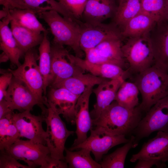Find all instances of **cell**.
<instances>
[{"instance_id": "1", "label": "cell", "mask_w": 168, "mask_h": 168, "mask_svg": "<svg viewBox=\"0 0 168 168\" xmlns=\"http://www.w3.org/2000/svg\"><path fill=\"white\" fill-rule=\"evenodd\" d=\"M142 112L138 105L130 109L114 100L92 120L93 126L112 134L126 136L133 133L142 118Z\"/></svg>"}, {"instance_id": "2", "label": "cell", "mask_w": 168, "mask_h": 168, "mask_svg": "<svg viewBox=\"0 0 168 168\" xmlns=\"http://www.w3.org/2000/svg\"><path fill=\"white\" fill-rule=\"evenodd\" d=\"M133 82L141 95L142 101L138 106L142 112H147L168 95V72L154 64L137 73Z\"/></svg>"}, {"instance_id": "3", "label": "cell", "mask_w": 168, "mask_h": 168, "mask_svg": "<svg viewBox=\"0 0 168 168\" xmlns=\"http://www.w3.org/2000/svg\"><path fill=\"white\" fill-rule=\"evenodd\" d=\"M49 26L54 36L53 43L67 45L74 51L77 57L82 58L84 51L80 44V26L62 16L54 10L42 11L37 14Z\"/></svg>"}, {"instance_id": "4", "label": "cell", "mask_w": 168, "mask_h": 168, "mask_svg": "<svg viewBox=\"0 0 168 168\" xmlns=\"http://www.w3.org/2000/svg\"><path fill=\"white\" fill-rule=\"evenodd\" d=\"M40 106L47 125L46 145L53 158L65 161L63 152L67 138L75 132L68 130L58 114L51 107Z\"/></svg>"}, {"instance_id": "5", "label": "cell", "mask_w": 168, "mask_h": 168, "mask_svg": "<svg viewBox=\"0 0 168 168\" xmlns=\"http://www.w3.org/2000/svg\"><path fill=\"white\" fill-rule=\"evenodd\" d=\"M128 38L125 44L122 45V51L129 63V72L137 74L154 64L152 44L148 34Z\"/></svg>"}, {"instance_id": "6", "label": "cell", "mask_w": 168, "mask_h": 168, "mask_svg": "<svg viewBox=\"0 0 168 168\" xmlns=\"http://www.w3.org/2000/svg\"><path fill=\"white\" fill-rule=\"evenodd\" d=\"M39 58L35 49L32 48L25 53L22 64L15 70H8L13 76L23 82L27 86L41 105H45L47 103L46 96H43V80L37 63Z\"/></svg>"}, {"instance_id": "7", "label": "cell", "mask_w": 168, "mask_h": 168, "mask_svg": "<svg viewBox=\"0 0 168 168\" xmlns=\"http://www.w3.org/2000/svg\"><path fill=\"white\" fill-rule=\"evenodd\" d=\"M156 131L168 132V95L154 105L141 119L133 133L134 147L141 139Z\"/></svg>"}, {"instance_id": "8", "label": "cell", "mask_w": 168, "mask_h": 168, "mask_svg": "<svg viewBox=\"0 0 168 168\" xmlns=\"http://www.w3.org/2000/svg\"><path fill=\"white\" fill-rule=\"evenodd\" d=\"M90 130L91 135L89 137L82 143L72 146L68 149L73 151L82 148L88 149L92 153L95 160L98 162L111 148L121 144L125 143L129 140L126 138L124 135L110 134L100 127H93Z\"/></svg>"}, {"instance_id": "9", "label": "cell", "mask_w": 168, "mask_h": 168, "mask_svg": "<svg viewBox=\"0 0 168 168\" xmlns=\"http://www.w3.org/2000/svg\"><path fill=\"white\" fill-rule=\"evenodd\" d=\"M5 150L17 160L24 161L30 168L40 166L46 168L50 156L47 146L20 138Z\"/></svg>"}, {"instance_id": "10", "label": "cell", "mask_w": 168, "mask_h": 168, "mask_svg": "<svg viewBox=\"0 0 168 168\" xmlns=\"http://www.w3.org/2000/svg\"><path fill=\"white\" fill-rule=\"evenodd\" d=\"M80 44L85 50L95 47L101 42L112 39L123 40L122 31L113 22L90 23L84 22L80 27Z\"/></svg>"}, {"instance_id": "11", "label": "cell", "mask_w": 168, "mask_h": 168, "mask_svg": "<svg viewBox=\"0 0 168 168\" xmlns=\"http://www.w3.org/2000/svg\"><path fill=\"white\" fill-rule=\"evenodd\" d=\"M70 54L63 45L53 43L51 44L52 78L49 86L85 73L84 69L72 61Z\"/></svg>"}, {"instance_id": "12", "label": "cell", "mask_w": 168, "mask_h": 168, "mask_svg": "<svg viewBox=\"0 0 168 168\" xmlns=\"http://www.w3.org/2000/svg\"><path fill=\"white\" fill-rule=\"evenodd\" d=\"M50 87L46 96V106L51 107L59 114H62L68 122L75 124V108L80 96L64 87Z\"/></svg>"}, {"instance_id": "13", "label": "cell", "mask_w": 168, "mask_h": 168, "mask_svg": "<svg viewBox=\"0 0 168 168\" xmlns=\"http://www.w3.org/2000/svg\"><path fill=\"white\" fill-rule=\"evenodd\" d=\"M29 111L14 113L12 118L19 131L20 137L26 138L32 142L46 145L47 133L43 128V116H36Z\"/></svg>"}, {"instance_id": "14", "label": "cell", "mask_w": 168, "mask_h": 168, "mask_svg": "<svg viewBox=\"0 0 168 168\" xmlns=\"http://www.w3.org/2000/svg\"><path fill=\"white\" fill-rule=\"evenodd\" d=\"M13 110L20 112L30 111L35 105L41 104L35 96L22 81L13 76L4 98Z\"/></svg>"}, {"instance_id": "15", "label": "cell", "mask_w": 168, "mask_h": 168, "mask_svg": "<svg viewBox=\"0 0 168 168\" xmlns=\"http://www.w3.org/2000/svg\"><path fill=\"white\" fill-rule=\"evenodd\" d=\"M154 64L168 72V18L156 22L148 34Z\"/></svg>"}, {"instance_id": "16", "label": "cell", "mask_w": 168, "mask_h": 168, "mask_svg": "<svg viewBox=\"0 0 168 168\" xmlns=\"http://www.w3.org/2000/svg\"><path fill=\"white\" fill-rule=\"evenodd\" d=\"M150 159L168 162V132L158 131L154 137L144 143L138 153L132 156L130 161Z\"/></svg>"}, {"instance_id": "17", "label": "cell", "mask_w": 168, "mask_h": 168, "mask_svg": "<svg viewBox=\"0 0 168 168\" xmlns=\"http://www.w3.org/2000/svg\"><path fill=\"white\" fill-rule=\"evenodd\" d=\"M93 87L88 88L79 96L75 108V119L77 138L72 146L82 143L87 138V133L93 127L92 119L89 112V101Z\"/></svg>"}, {"instance_id": "18", "label": "cell", "mask_w": 168, "mask_h": 168, "mask_svg": "<svg viewBox=\"0 0 168 168\" xmlns=\"http://www.w3.org/2000/svg\"><path fill=\"white\" fill-rule=\"evenodd\" d=\"M70 57L74 64L95 76L110 80L122 78L125 80L129 74L128 69L125 70L116 64L93 63L71 54Z\"/></svg>"}, {"instance_id": "19", "label": "cell", "mask_w": 168, "mask_h": 168, "mask_svg": "<svg viewBox=\"0 0 168 168\" xmlns=\"http://www.w3.org/2000/svg\"><path fill=\"white\" fill-rule=\"evenodd\" d=\"M124 80L122 78L108 79L93 89L96 101L90 112L92 120L96 119L101 112L114 100L116 93Z\"/></svg>"}, {"instance_id": "20", "label": "cell", "mask_w": 168, "mask_h": 168, "mask_svg": "<svg viewBox=\"0 0 168 168\" xmlns=\"http://www.w3.org/2000/svg\"><path fill=\"white\" fill-rule=\"evenodd\" d=\"M117 7L116 0H88L82 18L85 22H102L113 18Z\"/></svg>"}, {"instance_id": "21", "label": "cell", "mask_w": 168, "mask_h": 168, "mask_svg": "<svg viewBox=\"0 0 168 168\" xmlns=\"http://www.w3.org/2000/svg\"><path fill=\"white\" fill-rule=\"evenodd\" d=\"M10 8H14L31 10L36 12L54 10L63 17L73 22L77 19L59 2L55 0H8Z\"/></svg>"}, {"instance_id": "22", "label": "cell", "mask_w": 168, "mask_h": 168, "mask_svg": "<svg viewBox=\"0 0 168 168\" xmlns=\"http://www.w3.org/2000/svg\"><path fill=\"white\" fill-rule=\"evenodd\" d=\"M9 13L0 21V49L8 57L12 63L16 66L21 64L19 59L24 54L18 46L8 25L12 20Z\"/></svg>"}, {"instance_id": "23", "label": "cell", "mask_w": 168, "mask_h": 168, "mask_svg": "<svg viewBox=\"0 0 168 168\" xmlns=\"http://www.w3.org/2000/svg\"><path fill=\"white\" fill-rule=\"evenodd\" d=\"M108 80L91 74L83 73L67 78L50 87H64L73 94L80 96L88 88Z\"/></svg>"}, {"instance_id": "24", "label": "cell", "mask_w": 168, "mask_h": 168, "mask_svg": "<svg viewBox=\"0 0 168 168\" xmlns=\"http://www.w3.org/2000/svg\"><path fill=\"white\" fill-rule=\"evenodd\" d=\"M10 23L14 37L24 54L30 49L40 45L42 41L43 32L38 33L21 26L13 20Z\"/></svg>"}, {"instance_id": "25", "label": "cell", "mask_w": 168, "mask_h": 168, "mask_svg": "<svg viewBox=\"0 0 168 168\" xmlns=\"http://www.w3.org/2000/svg\"><path fill=\"white\" fill-rule=\"evenodd\" d=\"M156 21L149 15L141 12L130 19L122 30L124 37H136L147 35Z\"/></svg>"}, {"instance_id": "26", "label": "cell", "mask_w": 168, "mask_h": 168, "mask_svg": "<svg viewBox=\"0 0 168 168\" xmlns=\"http://www.w3.org/2000/svg\"><path fill=\"white\" fill-rule=\"evenodd\" d=\"M43 33V39L39 48V66L43 80L44 93L45 95L47 88L50 85L52 78L51 44L47 36L48 31Z\"/></svg>"}, {"instance_id": "27", "label": "cell", "mask_w": 168, "mask_h": 168, "mask_svg": "<svg viewBox=\"0 0 168 168\" xmlns=\"http://www.w3.org/2000/svg\"><path fill=\"white\" fill-rule=\"evenodd\" d=\"M141 2L142 0H119L113 22L123 29L130 19L141 12Z\"/></svg>"}, {"instance_id": "28", "label": "cell", "mask_w": 168, "mask_h": 168, "mask_svg": "<svg viewBox=\"0 0 168 168\" xmlns=\"http://www.w3.org/2000/svg\"><path fill=\"white\" fill-rule=\"evenodd\" d=\"M65 161L70 168H100V163L94 160L91 156V152L85 148L73 151L65 148Z\"/></svg>"}, {"instance_id": "29", "label": "cell", "mask_w": 168, "mask_h": 168, "mask_svg": "<svg viewBox=\"0 0 168 168\" xmlns=\"http://www.w3.org/2000/svg\"><path fill=\"white\" fill-rule=\"evenodd\" d=\"M9 12L12 20L21 26L38 33L47 30L38 20L35 11L14 8Z\"/></svg>"}, {"instance_id": "30", "label": "cell", "mask_w": 168, "mask_h": 168, "mask_svg": "<svg viewBox=\"0 0 168 168\" xmlns=\"http://www.w3.org/2000/svg\"><path fill=\"white\" fill-rule=\"evenodd\" d=\"M122 40L119 39L106 40L95 48L102 55L124 68L125 60L121 49Z\"/></svg>"}, {"instance_id": "31", "label": "cell", "mask_w": 168, "mask_h": 168, "mask_svg": "<svg viewBox=\"0 0 168 168\" xmlns=\"http://www.w3.org/2000/svg\"><path fill=\"white\" fill-rule=\"evenodd\" d=\"M14 112L0 119V150H6L20 137L13 121Z\"/></svg>"}, {"instance_id": "32", "label": "cell", "mask_w": 168, "mask_h": 168, "mask_svg": "<svg viewBox=\"0 0 168 168\" xmlns=\"http://www.w3.org/2000/svg\"><path fill=\"white\" fill-rule=\"evenodd\" d=\"M138 87L133 82L124 80L118 89L114 100L127 108L133 109L138 106Z\"/></svg>"}, {"instance_id": "33", "label": "cell", "mask_w": 168, "mask_h": 168, "mask_svg": "<svg viewBox=\"0 0 168 168\" xmlns=\"http://www.w3.org/2000/svg\"><path fill=\"white\" fill-rule=\"evenodd\" d=\"M135 137L133 135L129 141L123 146L116 149L108 155L103 156L100 161L102 168H123L127 154L129 150L134 147Z\"/></svg>"}, {"instance_id": "34", "label": "cell", "mask_w": 168, "mask_h": 168, "mask_svg": "<svg viewBox=\"0 0 168 168\" xmlns=\"http://www.w3.org/2000/svg\"><path fill=\"white\" fill-rule=\"evenodd\" d=\"M142 12L147 14L156 22L168 18V0H142Z\"/></svg>"}, {"instance_id": "35", "label": "cell", "mask_w": 168, "mask_h": 168, "mask_svg": "<svg viewBox=\"0 0 168 168\" xmlns=\"http://www.w3.org/2000/svg\"><path fill=\"white\" fill-rule=\"evenodd\" d=\"M88 0H58L76 18H82Z\"/></svg>"}, {"instance_id": "36", "label": "cell", "mask_w": 168, "mask_h": 168, "mask_svg": "<svg viewBox=\"0 0 168 168\" xmlns=\"http://www.w3.org/2000/svg\"><path fill=\"white\" fill-rule=\"evenodd\" d=\"M30 168L28 165L19 163L16 159L5 150L1 151L0 168Z\"/></svg>"}, {"instance_id": "37", "label": "cell", "mask_w": 168, "mask_h": 168, "mask_svg": "<svg viewBox=\"0 0 168 168\" xmlns=\"http://www.w3.org/2000/svg\"><path fill=\"white\" fill-rule=\"evenodd\" d=\"M84 52L86 55L85 60L90 63L94 64H114L100 54L95 48L87 49Z\"/></svg>"}, {"instance_id": "38", "label": "cell", "mask_w": 168, "mask_h": 168, "mask_svg": "<svg viewBox=\"0 0 168 168\" xmlns=\"http://www.w3.org/2000/svg\"><path fill=\"white\" fill-rule=\"evenodd\" d=\"M0 73L2 75L0 77V101L4 99L13 76L8 69H1Z\"/></svg>"}, {"instance_id": "39", "label": "cell", "mask_w": 168, "mask_h": 168, "mask_svg": "<svg viewBox=\"0 0 168 168\" xmlns=\"http://www.w3.org/2000/svg\"><path fill=\"white\" fill-rule=\"evenodd\" d=\"M153 166H156L157 168H165L166 167V163L155 159L148 160H139L134 168H149Z\"/></svg>"}, {"instance_id": "40", "label": "cell", "mask_w": 168, "mask_h": 168, "mask_svg": "<svg viewBox=\"0 0 168 168\" xmlns=\"http://www.w3.org/2000/svg\"><path fill=\"white\" fill-rule=\"evenodd\" d=\"M13 111L5 99L0 101V119L13 112Z\"/></svg>"}, {"instance_id": "41", "label": "cell", "mask_w": 168, "mask_h": 168, "mask_svg": "<svg viewBox=\"0 0 168 168\" xmlns=\"http://www.w3.org/2000/svg\"><path fill=\"white\" fill-rule=\"evenodd\" d=\"M9 10L4 7L0 11V18L1 19L6 17L9 13Z\"/></svg>"}, {"instance_id": "42", "label": "cell", "mask_w": 168, "mask_h": 168, "mask_svg": "<svg viewBox=\"0 0 168 168\" xmlns=\"http://www.w3.org/2000/svg\"><path fill=\"white\" fill-rule=\"evenodd\" d=\"M0 4L7 9H10V5L8 0H0Z\"/></svg>"}, {"instance_id": "43", "label": "cell", "mask_w": 168, "mask_h": 168, "mask_svg": "<svg viewBox=\"0 0 168 168\" xmlns=\"http://www.w3.org/2000/svg\"><path fill=\"white\" fill-rule=\"evenodd\" d=\"M9 60L7 56L3 52L0 54V63L6 62Z\"/></svg>"}]
</instances>
